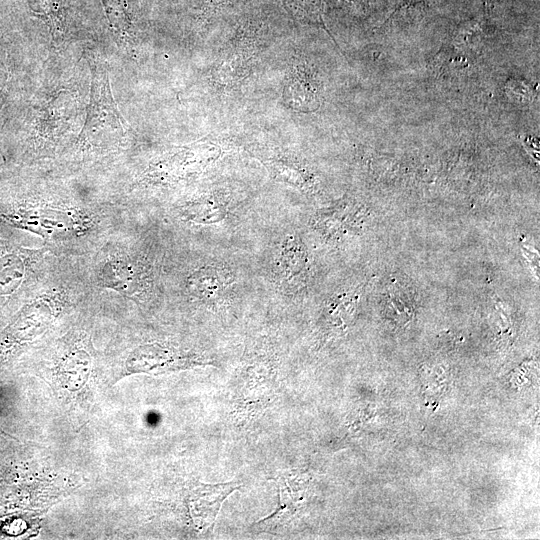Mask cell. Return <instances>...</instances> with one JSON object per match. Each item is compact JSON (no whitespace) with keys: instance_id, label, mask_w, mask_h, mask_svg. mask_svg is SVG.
I'll return each instance as SVG.
<instances>
[{"instance_id":"1","label":"cell","mask_w":540,"mask_h":540,"mask_svg":"<svg viewBox=\"0 0 540 540\" xmlns=\"http://www.w3.org/2000/svg\"><path fill=\"white\" fill-rule=\"evenodd\" d=\"M96 225V216L76 206L35 198L0 200V226L38 235L49 241L84 237Z\"/></svg>"},{"instance_id":"2","label":"cell","mask_w":540,"mask_h":540,"mask_svg":"<svg viewBox=\"0 0 540 540\" xmlns=\"http://www.w3.org/2000/svg\"><path fill=\"white\" fill-rule=\"evenodd\" d=\"M90 70V99L78 143L84 150H114L124 143L128 126L113 98L104 64L90 61Z\"/></svg>"},{"instance_id":"3","label":"cell","mask_w":540,"mask_h":540,"mask_svg":"<svg viewBox=\"0 0 540 540\" xmlns=\"http://www.w3.org/2000/svg\"><path fill=\"white\" fill-rule=\"evenodd\" d=\"M0 226V309L28 296L37 283L45 249L20 245Z\"/></svg>"},{"instance_id":"4","label":"cell","mask_w":540,"mask_h":540,"mask_svg":"<svg viewBox=\"0 0 540 540\" xmlns=\"http://www.w3.org/2000/svg\"><path fill=\"white\" fill-rule=\"evenodd\" d=\"M97 283L136 301L146 300L154 288L150 263L139 254L116 251L104 256L95 270Z\"/></svg>"},{"instance_id":"5","label":"cell","mask_w":540,"mask_h":540,"mask_svg":"<svg viewBox=\"0 0 540 540\" xmlns=\"http://www.w3.org/2000/svg\"><path fill=\"white\" fill-rule=\"evenodd\" d=\"M202 364L207 362L197 355L184 354L157 343L139 346L127 361L130 370L141 372H164Z\"/></svg>"},{"instance_id":"6","label":"cell","mask_w":540,"mask_h":540,"mask_svg":"<svg viewBox=\"0 0 540 540\" xmlns=\"http://www.w3.org/2000/svg\"><path fill=\"white\" fill-rule=\"evenodd\" d=\"M277 484L280 502L268 517L255 524L260 531L277 533L286 526L301 507L304 494V480L296 473L284 472L271 479Z\"/></svg>"},{"instance_id":"7","label":"cell","mask_w":540,"mask_h":540,"mask_svg":"<svg viewBox=\"0 0 540 540\" xmlns=\"http://www.w3.org/2000/svg\"><path fill=\"white\" fill-rule=\"evenodd\" d=\"M308 255L302 240L296 234L287 236L279 249L276 262L278 281L290 293L301 290L308 276Z\"/></svg>"},{"instance_id":"8","label":"cell","mask_w":540,"mask_h":540,"mask_svg":"<svg viewBox=\"0 0 540 540\" xmlns=\"http://www.w3.org/2000/svg\"><path fill=\"white\" fill-rule=\"evenodd\" d=\"M234 282L233 273L222 266L205 265L191 272L186 279V289L202 300L222 296Z\"/></svg>"},{"instance_id":"9","label":"cell","mask_w":540,"mask_h":540,"mask_svg":"<svg viewBox=\"0 0 540 540\" xmlns=\"http://www.w3.org/2000/svg\"><path fill=\"white\" fill-rule=\"evenodd\" d=\"M226 203L214 195H207L185 203L179 212L182 220L199 224L212 225L224 221L228 216Z\"/></svg>"},{"instance_id":"10","label":"cell","mask_w":540,"mask_h":540,"mask_svg":"<svg viewBox=\"0 0 540 540\" xmlns=\"http://www.w3.org/2000/svg\"><path fill=\"white\" fill-rule=\"evenodd\" d=\"M272 173L277 179L283 180L298 188H309L311 180L306 173L295 165L287 162L275 161L269 163Z\"/></svg>"},{"instance_id":"11","label":"cell","mask_w":540,"mask_h":540,"mask_svg":"<svg viewBox=\"0 0 540 540\" xmlns=\"http://www.w3.org/2000/svg\"><path fill=\"white\" fill-rule=\"evenodd\" d=\"M9 76V71L4 60L3 54L0 50V96L3 93L7 80Z\"/></svg>"}]
</instances>
